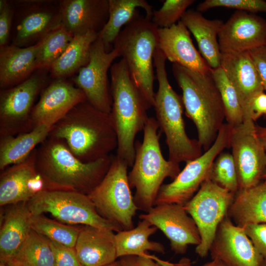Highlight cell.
I'll return each instance as SVG.
<instances>
[{
	"label": "cell",
	"instance_id": "obj_27",
	"mask_svg": "<svg viewBox=\"0 0 266 266\" xmlns=\"http://www.w3.org/2000/svg\"><path fill=\"white\" fill-rule=\"evenodd\" d=\"M228 216L236 226L266 223V180L247 189H239Z\"/></svg>",
	"mask_w": 266,
	"mask_h": 266
},
{
	"label": "cell",
	"instance_id": "obj_3",
	"mask_svg": "<svg viewBox=\"0 0 266 266\" xmlns=\"http://www.w3.org/2000/svg\"><path fill=\"white\" fill-rule=\"evenodd\" d=\"M110 114L117 137L116 156L132 167L135 155V138L143 130L150 106L132 79L121 59L110 67Z\"/></svg>",
	"mask_w": 266,
	"mask_h": 266
},
{
	"label": "cell",
	"instance_id": "obj_30",
	"mask_svg": "<svg viewBox=\"0 0 266 266\" xmlns=\"http://www.w3.org/2000/svg\"><path fill=\"white\" fill-rule=\"evenodd\" d=\"M98 35L91 31L73 36L64 52L49 67L52 74L57 79L63 78L87 65L90 60L91 46Z\"/></svg>",
	"mask_w": 266,
	"mask_h": 266
},
{
	"label": "cell",
	"instance_id": "obj_44",
	"mask_svg": "<svg viewBox=\"0 0 266 266\" xmlns=\"http://www.w3.org/2000/svg\"><path fill=\"white\" fill-rule=\"evenodd\" d=\"M260 76L265 91H266V45L248 51Z\"/></svg>",
	"mask_w": 266,
	"mask_h": 266
},
{
	"label": "cell",
	"instance_id": "obj_23",
	"mask_svg": "<svg viewBox=\"0 0 266 266\" xmlns=\"http://www.w3.org/2000/svg\"><path fill=\"white\" fill-rule=\"evenodd\" d=\"M113 232L88 226L81 228L74 248L82 266H106L116 261Z\"/></svg>",
	"mask_w": 266,
	"mask_h": 266
},
{
	"label": "cell",
	"instance_id": "obj_32",
	"mask_svg": "<svg viewBox=\"0 0 266 266\" xmlns=\"http://www.w3.org/2000/svg\"><path fill=\"white\" fill-rule=\"evenodd\" d=\"M8 262L21 266H55L54 255L48 239L33 230Z\"/></svg>",
	"mask_w": 266,
	"mask_h": 266
},
{
	"label": "cell",
	"instance_id": "obj_21",
	"mask_svg": "<svg viewBox=\"0 0 266 266\" xmlns=\"http://www.w3.org/2000/svg\"><path fill=\"white\" fill-rule=\"evenodd\" d=\"M60 14L61 24L73 36L99 33L108 19V0H64Z\"/></svg>",
	"mask_w": 266,
	"mask_h": 266
},
{
	"label": "cell",
	"instance_id": "obj_41",
	"mask_svg": "<svg viewBox=\"0 0 266 266\" xmlns=\"http://www.w3.org/2000/svg\"><path fill=\"white\" fill-rule=\"evenodd\" d=\"M259 253L266 259V223L249 224L243 228Z\"/></svg>",
	"mask_w": 266,
	"mask_h": 266
},
{
	"label": "cell",
	"instance_id": "obj_20",
	"mask_svg": "<svg viewBox=\"0 0 266 266\" xmlns=\"http://www.w3.org/2000/svg\"><path fill=\"white\" fill-rule=\"evenodd\" d=\"M158 47L173 64L202 73L211 68L195 47L190 33L179 21L169 28H158Z\"/></svg>",
	"mask_w": 266,
	"mask_h": 266
},
{
	"label": "cell",
	"instance_id": "obj_2",
	"mask_svg": "<svg viewBox=\"0 0 266 266\" xmlns=\"http://www.w3.org/2000/svg\"><path fill=\"white\" fill-rule=\"evenodd\" d=\"M48 136L64 141L79 160L86 163L110 155L118 144L110 114L87 100L76 104L54 125Z\"/></svg>",
	"mask_w": 266,
	"mask_h": 266
},
{
	"label": "cell",
	"instance_id": "obj_19",
	"mask_svg": "<svg viewBox=\"0 0 266 266\" xmlns=\"http://www.w3.org/2000/svg\"><path fill=\"white\" fill-rule=\"evenodd\" d=\"M84 92L65 80L57 79L42 92L32 113L33 129L40 125L52 127L76 104L86 101Z\"/></svg>",
	"mask_w": 266,
	"mask_h": 266
},
{
	"label": "cell",
	"instance_id": "obj_40",
	"mask_svg": "<svg viewBox=\"0 0 266 266\" xmlns=\"http://www.w3.org/2000/svg\"><path fill=\"white\" fill-rule=\"evenodd\" d=\"M48 241L53 253L55 266H82L78 260L74 248L49 239Z\"/></svg>",
	"mask_w": 266,
	"mask_h": 266
},
{
	"label": "cell",
	"instance_id": "obj_7",
	"mask_svg": "<svg viewBox=\"0 0 266 266\" xmlns=\"http://www.w3.org/2000/svg\"><path fill=\"white\" fill-rule=\"evenodd\" d=\"M158 28L138 10L113 44L150 107L154 106L155 101L154 56L158 45Z\"/></svg>",
	"mask_w": 266,
	"mask_h": 266
},
{
	"label": "cell",
	"instance_id": "obj_26",
	"mask_svg": "<svg viewBox=\"0 0 266 266\" xmlns=\"http://www.w3.org/2000/svg\"><path fill=\"white\" fill-rule=\"evenodd\" d=\"M39 46L38 42L26 47H21L14 44L0 46L1 88L20 83L36 69V60Z\"/></svg>",
	"mask_w": 266,
	"mask_h": 266
},
{
	"label": "cell",
	"instance_id": "obj_15",
	"mask_svg": "<svg viewBox=\"0 0 266 266\" xmlns=\"http://www.w3.org/2000/svg\"><path fill=\"white\" fill-rule=\"evenodd\" d=\"M160 230L170 241L176 254L186 253L189 245L198 246L201 241L198 227L183 205L162 203L155 205L148 212L139 216Z\"/></svg>",
	"mask_w": 266,
	"mask_h": 266
},
{
	"label": "cell",
	"instance_id": "obj_18",
	"mask_svg": "<svg viewBox=\"0 0 266 266\" xmlns=\"http://www.w3.org/2000/svg\"><path fill=\"white\" fill-rule=\"evenodd\" d=\"M220 66L236 92L244 120H252L251 107L253 100L265 90L248 51L221 53Z\"/></svg>",
	"mask_w": 266,
	"mask_h": 266
},
{
	"label": "cell",
	"instance_id": "obj_9",
	"mask_svg": "<svg viewBox=\"0 0 266 266\" xmlns=\"http://www.w3.org/2000/svg\"><path fill=\"white\" fill-rule=\"evenodd\" d=\"M32 215L49 213L60 221L118 232L122 230L102 217L88 195L74 191L44 190L27 202Z\"/></svg>",
	"mask_w": 266,
	"mask_h": 266
},
{
	"label": "cell",
	"instance_id": "obj_29",
	"mask_svg": "<svg viewBox=\"0 0 266 266\" xmlns=\"http://www.w3.org/2000/svg\"><path fill=\"white\" fill-rule=\"evenodd\" d=\"M108 19L98 35L107 52L112 49L111 45L114 44L122 27L133 18L138 10L137 8L143 9L145 17L151 20L154 11L145 0H108Z\"/></svg>",
	"mask_w": 266,
	"mask_h": 266
},
{
	"label": "cell",
	"instance_id": "obj_14",
	"mask_svg": "<svg viewBox=\"0 0 266 266\" xmlns=\"http://www.w3.org/2000/svg\"><path fill=\"white\" fill-rule=\"evenodd\" d=\"M120 54L115 48L107 52L98 37L91 47L90 60L74 79L77 87L85 94L87 101L96 108L110 114L112 97L107 73Z\"/></svg>",
	"mask_w": 266,
	"mask_h": 266
},
{
	"label": "cell",
	"instance_id": "obj_42",
	"mask_svg": "<svg viewBox=\"0 0 266 266\" xmlns=\"http://www.w3.org/2000/svg\"><path fill=\"white\" fill-rule=\"evenodd\" d=\"M123 266H167L168 262L146 253L142 255H129L120 258Z\"/></svg>",
	"mask_w": 266,
	"mask_h": 266
},
{
	"label": "cell",
	"instance_id": "obj_24",
	"mask_svg": "<svg viewBox=\"0 0 266 266\" xmlns=\"http://www.w3.org/2000/svg\"><path fill=\"white\" fill-rule=\"evenodd\" d=\"M181 21L195 37L200 53L211 68L221 66V52L218 34L224 22L221 20H209L200 12L187 10Z\"/></svg>",
	"mask_w": 266,
	"mask_h": 266
},
{
	"label": "cell",
	"instance_id": "obj_47",
	"mask_svg": "<svg viewBox=\"0 0 266 266\" xmlns=\"http://www.w3.org/2000/svg\"><path fill=\"white\" fill-rule=\"evenodd\" d=\"M168 266H192V265L190 259L183 257L176 263L169 262Z\"/></svg>",
	"mask_w": 266,
	"mask_h": 266
},
{
	"label": "cell",
	"instance_id": "obj_50",
	"mask_svg": "<svg viewBox=\"0 0 266 266\" xmlns=\"http://www.w3.org/2000/svg\"><path fill=\"white\" fill-rule=\"evenodd\" d=\"M5 264L7 265V266H21L11 262H8Z\"/></svg>",
	"mask_w": 266,
	"mask_h": 266
},
{
	"label": "cell",
	"instance_id": "obj_17",
	"mask_svg": "<svg viewBox=\"0 0 266 266\" xmlns=\"http://www.w3.org/2000/svg\"><path fill=\"white\" fill-rule=\"evenodd\" d=\"M222 53H240L266 45V21L254 13L236 10L218 34Z\"/></svg>",
	"mask_w": 266,
	"mask_h": 266
},
{
	"label": "cell",
	"instance_id": "obj_37",
	"mask_svg": "<svg viewBox=\"0 0 266 266\" xmlns=\"http://www.w3.org/2000/svg\"><path fill=\"white\" fill-rule=\"evenodd\" d=\"M209 178L220 187L236 194L239 190L237 174L232 154L222 152L214 161Z\"/></svg>",
	"mask_w": 266,
	"mask_h": 266
},
{
	"label": "cell",
	"instance_id": "obj_8",
	"mask_svg": "<svg viewBox=\"0 0 266 266\" xmlns=\"http://www.w3.org/2000/svg\"><path fill=\"white\" fill-rule=\"evenodd\" d=\"M128 165L116 155L101 182L88 195L98 213L122 230L133 228L138 210L128 181Z\"/></svg>",
	"mask_w": 266,
	"mask_h": 266
},
{
	"label": "cell",
	"instance_id": "obj_5",
	"mask_svg": "<svg viewBox=\"0 0 266 266\" xmlns=\"http://www.w3.org/2000/svg\"><path fill=\"white\" fill-rule=\"evenodd\" d=\"M159 128L156 118L149 117L143 129L142 141L135 144V159L128 176L131 188L135 190V205L138 210L146 213L155 206L164 180L167 177L173 180L181 171L179 164L163 157Z\"/></svg>",
	"mask_w": 266,
	"mask_h": 266
},
{
	"label": "cell",
	"instance_id": "obj_10",
	"mask_svg": "<svg viewBox=\"0 0 266 266\" xmlns=\"http://www.w3.org/2000/svg\"><path fill=\"white\" fill-rule=\"evenodd\" d=\"M235 194L220 187L209 178L197 193L183 205L187 213L194 220L200 236L196 253L200 257L207 256L217 228L228 215Z\"/></svg>",
	"mask_w": 266,
	"mask_h": 266
},
{
	"label": "cell",
	"instance_id": "obj_12",
	"mask_svg": "<svg viewBox=\"0 0 266 266\" xmlns=\"http://www.w3.org/2000/svg\"><path fill=\"white\" fill-rule=\"evenodd\" d=\"M229 142L239 189L260 183L266 171V150L258 134L255 122L244 120L238 126H230Z\"/></svg>",
	"mask_w": 266,
	"mask_h": 266
},
{
	"label": "cell",
	"instance_id": "obj_4",
	"mask_svg": "<svg viewBox=\"0 0 266 266\" xmlns=\"http://www.w3.org/2000/svg\"><path fill=\"white\" fill-rule=\"evenodd\" d=\"M172 71L182 91L186 115L195 125L198 140L205 151L215 141L225 119L221 96L211 71L202 73L176 64H172Z\"/></svg>",
	"mask_w": 266,
	"mask_h": 266
},
{
	"label": "cell",
	"instance_id": "obj_46",
	"mask_svg": "<svg viewBox=\"0 0 266 266\" xmlns=\"http://www.w3.org/2000/svg\"><path fill=\"white\" fill-rule=\"evenodd\" d=\"M256 128L258 134L266 150V127H261L256 125ZM263 179L266 180V171L263 176Z\"/></svg>",
	"mask_w": 266,
	"mask_h": 266
},
{
	"label": "cell",
	"instance_id": "obj_31",
	"mask_svg": "<svg viewBox=\"0 0 266 266\" xmlns=\"http://www.w3.org/2000/svg\"><path fill=\"white\" fill-rule=\"evenodd\" d=\"M157 230L148 221L141 220L136 227L117 232L115 235L117 257L142 255L146 254L147 251L164 254L165 249L162 243L149 239Z\"/></svg>",
	"mask_w": 266,
	"mask_h": 266
},
{
	"label": "cell",
	"instance_id": "obj_52",
	"mask_svg": "<svg viewBox=\"0 0 266 266\" xmlns=\"http://www.w3.org/2000/svg\"><path fill=\"white\" fill-rule=\"evenodd\" d=\"M264 266H266V259H265V262H264Z\"/></svg>",
	"mask_w": 266,
	"mask_h": 266
},
{
	"label": "cell",
	"instance_id": "obj_28",
	"mask_svg": "<svg viewBox=\"0 0 266 266\" xmlns=\"http://www.w3.org/2000/svg\"><path fill=\"white\" fill-rule=\"evenodd\" d=\"M51 127L40 125L28 132L0 137V169L22 163L48 136Z\"/></svg>",
	"mask_w": 266,
	"mask_h": 266
},
{
	"label": "cell",
	"instance_id": "obj_13",
	"mask_svg": "<svg viewBox=\"0 0 266 266\" xmlns=\"http://www.w3.org/2000/svg\"><path fill=\"white\" fill-rule=\"evenodd\" d=\"M43 85L37 75L26 78L0 94V137L14 136L33 129L32 113Z\"/></svg>",
	"mask_w": 266,
	"mask_h": 266
},
{
	"label": "cell",
	"instance_id": "obj_45",
	"mask_svg": "<svg viewBox=\"0 0 266 266\" xmlns=\"http://www.w3.org/2000/svg\"><path fill=\"white\" fill-rule=\"evenodd\" d=\"M251 109L252 119L254 122L262 115H266V94L264 92L254 99Z\"/></svg>",
	"mask_w": 266,
	"mask_h": 266
},
{
	"label": "cell",
	"instance_id": "obj_25",
	"mask_svg": "<svg viewBox=\"0 0 266 266\" xmlns=\"http://www.w3.org/2000/svg\"><path fill=\"white\" fill-rule=\"evenodd\" d=\"M17 204L6 212L0 228V260L4 263L12 258L32 230V214L27 202Z\"/></svg>",
	"mask_w": 266,
	"mask_h": 266
},
{
	"label": "cell",
	"instance_id": "obj_43",
	"mask_svg": "<svg viewBox=\"0 0 266 266\" xmlns=\"http://www.w3.org/2000/svg\"><path fill=\"white\" fill-rule=\"evenodd\" d=\"M12 12L5 0H0V46L6 45L9 35Z\"/></svg>",
	"mask_w": 266,
	"mask_h": 266
},
{
	"label": "cell",
	"instance_id": "obj_49",
	"mask_svg": "<svg viewBox=\"0 0 266 266\" xmlns=\"http://www.w3.org/2000/svg\"><path fill=\"white\" fill-rule=\"evenodd\" d=\"M106 266H123L120 260H116L114 262Z\"/></svg>",
	"mask_w": 266,
	"mask_h": 266
},
{
	"label": "cell",
	"instance_id": "obj_35",
	"mask_svg": "<svg viewBox=\"0 0 266 266\" xmlns=\"http://www.w3.org/2000/svg\"><path fill=\"white\" fill-rule=\"evenodd\" d=\"M211 71L221 96L227 123L232 127L240 125L244 120L243 113L233 86L221 66L211 68Z\"/></svg>",
	"mask_w": 266,
	"mask_h": 266
},
{
	"label": "cell",
	"instance_id": "obj_48",
	"mask_svg": "<svg viewBox=\"0 0 266 266\" xmlns=\"http://www.w3.org/2000/svg\"><path fill=\"white\" fill-rule=\"evenodd\" d=\"M200 266H227L224 263L218 259H212L210 262H207Z\"/></svg>",
	"mask_w": 266,
	"mask_h": 266
},
{
	"label": "cell",
	"instance_id": "obj_36",
	"mask_svg": "<svg viewBox=\"0 0 266 266\" xmlns=\"http://www.w3.org/2000/svg\"><path fill=\"white\" fill-rule=\"evenodd\" d=\"M31 228L50 240L72 248L75 246L81 230L51 220L42 214L32 215Z\"/></svg>",
	"mask_w": 266,
	"mask_h": 266
},
{
	"label": "cell",
	"instance_id": "obj_1",
	"mask_svg": "<svg viewBox=\"0 0 266 266\" xmlns=\"http://www.w3.org/2000/svg\"><path fill=\"white\" fill-rule=\"evenodd\" d=\"M111 155L91 162L79 160L62 139L48 136L36 148L35 164L45 190L86 195L101 182L113 159Z\"/></svg>",
	"mask_w": 266,
	"mask_h": 266
},
{
	"label": "cell",
	"instance_id": "obj_11",
	"mask_svg": "<svg viewBox=\"0 0 266 266\" xmlns=\"http://www.w3.org/2000/svg\"><path fill=\"white\" fill-rule=\"evenodd\" d=\"M230 126L226 123L221 127L211 146L196 159L186 163L184 168L169 183L161 186L155 205L162 203L184 205L194 196L209 178L212 165L217 156L230 148Z\"/></svg>",
	"mask_w": 266,
	"mask_h": 266
},
{
	"label": "cell",
	"instance_id": "obj_6",
	"mask_svg": "<svg viewBox=\"0 0 266 266\" xmlns=\"http://www.w3.org/2000/svg\"><path fill=\"white\" fill-rule=\"evenodd\" d=\"M166 59L158 46L154 56L158 89L155 96L154 107L159 127L166 136L168 160L179 164L194 160L202 154L198 140L189 137L183 118L182 97L173 89L168 80Z\"/></svg>",
	"mask_w": 266,
	"mask_h": 266
},
{
	"label": "cell",
	"instance_id": "obj_38",
	"mask_svg": "<svg viewBox=\"0 0 266 266\" xmlns=\"http://www.w3.org/2000/svg\"><path fill=\"white\" fill-rule=\"evenodd\" d=\"M194 0H166L158 10H154L151 19L159 28H169L181 20Z\"/></svg>",
	"mask_w": 266,
	"mask_h": 266
},
{
	"label": "cell",
	"instance_id": "obj_33",
	"mask_svg": "<svg viewBox=\"0 0 266 266\" xmlns=\"http://www.w3.org/2000/svg\"><path fill=\"white\" fill-rule=\"evenodd\" d=\"M61 24L58 15L44 11H37L28 14L17 27L14 45L20 47L37 38L40 39Z\"/></svg>",
	"mask_w": 266,
	"mask_h": 266
},
{
	"label": "cell",
	"instance_id": "obj_39",
	"mask_svg": "<svg viewBox=\"0 0 266 266\" xmlns=\"http://www.w3.org/2000/svg\"><path fill=\"white\" fill-rule=\"evenodd\" d=\"M233 8L254 13L266 12V1L263 0H205L200 3L197 11L204 12L214 7Z\"/></svg>",
	"mask_w": 266,
	"mask_h": 266
},
{
	"label": "cell",
	"instance_id": "obj_16",
	"mask_svg": "<svg viewBox=\"0 0 266 266\" xmlns=\"http://www.w3.org/2000/svg\"><path fill=\"white\" fill-rule=\"evenodd\" d=\"M212 259L227 266H264L265 259L255 248L243 228L228 215L219 224L210 250Z\"/></svg>",
	"mask_w": 266,
	"mask_h": 266
},
{
	"label": "cell",
	"instance_id": "obj_34",
	"mask_svg": "<svg viewBox=\"0 0 266 266\" xmlns=\"http://www.w3.org/2000/svg\"><path fill=\"white\" fill-rule=\"evenodd\" d=\"M73 36L61 24L38 42L36 68H49L66 50Z\"/></svg>",
	"mask_w": 266,
	"mask_h": 266
},
{
	"label": "cell",
	"instance_id": "obj_22",
	"mask_svg": "<svg viewBox=\"0 0 266 266\" xmlns=\"http://www.w3.org/2000/svg\"><path fill=\"white\" fill-rule=\"evenodd\" d=\"M36 149L25 161L7 168L0 174V205L28 201L36 194L39 175L35 167Z\"/></svg>",
	"mask_w": 266,
	"mask_h": 266
},
{
	"label": "cell",
	"instance_id": "obj_51",
	"mask_svg": "<svg viewBox=\"0 0 266 266\" xmlns=\"http://www.w3.org/2000/svg\"><path fill=\"white\" fill-rule=\"evenodd\" d=\"M0 266H7V265L5 263L0 262Z\"/></svg>",
	"mask_w": 266,
	"mask_h": 266
}]
</instances>
